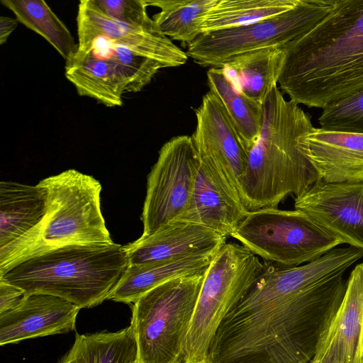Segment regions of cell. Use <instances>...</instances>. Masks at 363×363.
Returning a JSON list of instances; mask_svg holds the SVG:
<instances>
[{"label": "cell", "mask_w": 363, "mask_h": 363, "mask_svg": "<svg viewBox=\"0 0 363 363\" xmlns=\"http://www.w3.org/2000/svg\"><path fill=\"white\" fill-rule=\"evenodd\" d=\"M347 285L343 274L294 295L253 284L218 327L207 363H311Z\"/></svg>", "instance_id": "cell-1"}, {"label": "cell", "mask_w": 363, "mask_h": 363, "mask_svg": "<svg viewBox=\"0 0 363 363\" xmlns=\"http://www.w3.org/2000/svg\"><path fill=\"white\" fill-rule=\"evenodd\" d=\"M278 84L296 104L324 108L363 89V0H337L312 30L283 47Z\"/></svg>", "instance_id": "cell-2"}, {"label": "cell", "mask_w": 363, "mask_h": 363, "mask_svg": "<svg viewBox=\"0 0 363 363\" xmlns=\"http://www.w3.org/2000/svg\"><path fill=\"white\" fill-rule=\"evenodd\" d=\"M259 137L247 152L241 201L248 211L277 208L289 196H299L319 179L304 155L301 138L314 127L298 104L275 86L263 104Z\"/></svg>", "instance_id": "cell-3"}, {"label": "cell", "mask_w": 363, "mask_h": 363, "mask_svg": "<svg viewBox=\"0 0 363 363\" xmlns=\"http://www.w3.org/2000/svg\"><path fill=\"white\" fill-rule=\"evenodd\" d=\"M128 265L123 247L113 241L70 244L22 259L0 279L26 295H52L89 308L107 299Z\"/></svg>", "instance_id": "cell-4"}, {"label": "cell", "mask_w": 363, "mask_h": 363, "mask_svg": "<svg viewBox=\"0 0 363 363\" xmlns=\"http://www.w3.org/2000/svg\"><path fill=\"white\" fill-rule=\"evenodd\" d=\"M39 184L48 192L47 213L33 233L0 254V274L22 259L60 246L113 241L96 179L69 169Z\"/></svg>", "instance_id": "cell-5"}, {"label": "cell", "mask_w": 363, "mask_h": 363, "mask_svg": "<svg viewBox=\"0 0 363 363\" xmlns=\"http://www.w3.org/2000/svg\"><path fill=\"white\" fill-rule=\"evenodd\" d=\"M257 256L237 242H225L206 269L184 340L182 363H207L222 321L245 297L262 271Z\"/></svg>", "instance_id": "cell-6"}, {"label": "cell", "mask_w": 363, "mask_h": 363, "mask_svg": "<svg viewBox=\"0 0 363 363\" xmlns=\"http://www.w3.org/2000/svg\"><path fill=\"white\" fill-rule=\"evenodd\" d=\"M206 270L166 281L133 304L138 363H182L183 345Z\"/></svg>", "instance_id": "cell-7"}, {"label": "cell", "mask_w": 363, "mask_h": 363, "mask_svg": "<svg viewBox=\"0 0 363 363\" xmlns=\"http://www.w3.org/2000/svg\"><path fill=\"white\" fill-rule=\"evenodd\" d=\"M230 237L265 262L280 267L315 260L342 242L298 210L249 211Z\"/></svg>", "instance_id": "cell-8"}, {"label": "cell", "mask_w": 363, "mask_h": 363, "mask_svg": "<svg viewBox=\"0 0 363 363\" xmlns=\"http://www.w3.org/2000/svg\"><path fill=\"white\" fill-rule=\"evenodd\" d=\"M336 2L299 0L293 9L277 16L243 26L201 33L187 45V56L201 66L219 67L244 52L284 47L312 30Z\"/></svg>", "instance_id": "cell-9"}, {"label": "cell", "mask_w": 363, "mask_h": 363, "mask_svg": "<svg viewBox=\"0 0 363 363\" xmlns=\"http://www.w3.org/2000/svg\"><path fill=\"white\" fill-rule=\"evenodd\" d=\"M199 165L191 136L178 135L162 145L147 178L142 236L152 235L186 210Z\"/></svg>", "instance_id": "cell-10"}, {"label": "cell", "mask_w": 363, "mask_h": 363, "mask_svg": "<svg viewBox=\"0 0 363 363\" xmlns=\"http://www.w3.org/2000/svg\"><path fill=\"white\" fill-rule=\"evenodd\" d=\"M195 113L196 127L191 138L200 162L223 189L242 204L240 187L247 152L235 127L220 101L210 91Z\"/></svg>", "instance_id": "cell-11"}, {"label": "cell", "mask_w": 363, "mask_h": 363, "mask_svg": "<svg viewBox=\"0 0 363 363\" xmlns=\"http://www.w3.org/2000/svg\"><path fill=\"white\" fill-rule=\"evenodd\" d=\"M294 208L342 244L363 251V177L340 183L318 179L295 197Z\"/></svg>", "instance_id": "cell-12"}, {"label": "cell", "mask_w": 363, "mask_h": 363, "mask_svg": "<svg viewBox=\"0 0 363 363\" xmlns=\"http://www.w3.org/2000/svg\"><path fill=\"white\" fill-rule=\"evenodd\" d=\"M77 25V52L85 50L95 38L104 37L156 61L163 68L183 65L189 57L186 52L160 32L130 26L112 18L102 12L93 0L79 1Z\"/></svg>", "instance_id": "cell-13"}, {"label": "cell", "mask_w": 363, "mask_h": 363, "mask_svg": "<svg viewBox=\"0 0 363 363\" xmlns=\"http://www.w3.org/2000/svg\"><path fill=\"white\" fill-rule=\"evenodd\" d=\"M80 309L55 296L26 295L18 306L0 314V345L72 331Z\"/></svg>", "instance_id": "cell-14"}, {"label": "cell", "mask_w": 363, "mask_h": 363, "mask_svg": "<svg viewBox=\"0 0 363 363\" xmlns=\"http://www.w3.org/2000/svg\"><path fill=\"white\" fill-rule=\"evenodd\" d=\"M311 363H363V263L350 273L342 302Z\"/></svg>", "instance_id": "cell-15"}, {"label": "cell", "mask_w": 363, "mask_h": 363, "mask_svg": "<svg viewBox=\"0 0 363 363\" xmlns=\"http://www.w3.org/2000/svg\"><path fill=\"white\" fill-rule=\"evenodd\" d=\"M227 238L206 227L173 220L148 236L123 247L128 265L145 266L182 258L219 247Z\"/></svg>", "instance_id": "cell-16"}, {"label": "cell", "mask_w": 363, "mask_h": 363, "mask_svg": "<svg viewBox=\"0 0 363 363\" xmlns=\"http://www.w3.org/2000/svg\"><path fill=\"white\" fill-rule=\"evenodd\" d=\"M300 146L319 179L340 183L363 177V133L313 128Z\"/></svg>", "instance_id": "cell-17"}, {"label": "cell", "mask_w": 363, "mask_h": 363, "mask_svg": "<svg viewBox=\"0 0 363 363\" xmlns=\"http://www.w3.org/2000/svg\"><path fill=\"white\" fill-rule=\"evenodd\" d=\"M248 212L223 189L208 167L200 162L189 203L175 220L197 224L227 238Z\"/></svg>", "instance_id": "cell-18"}, {"label": "cell", "mask_w": 363, "mask_h": 363, "mask_svg": "<svg viewBox=\"0 0 363 363\" xmlns=\"http://www.w3.org/2000/svg\"><path fill=\"white\" fill-rule=\"evenodd\" d=\"M48 208L47 190L14 182H0V250L13 246L33 233Z\"/></svg>", "instance_id": "cell-19"}, {"label": "cell", "mask_w": 363, "mask_h": 363, "mask_svg": "<svg viewBox=\"0 0 363 363\" xmlns=\"http://www.w3.org/2000/svg\"><path fill=\"white\" fill-rule=\"evenodd\" d=\"M220 247L165 262L128 265L107 299L134 303L143 294L166 281L206 270Z\"/></svg>", "instance_id": "cell-20"}, {"label": "cell", "mask_w": 363, "mask_h": 363, "mask_svg": "<svg viewBox=\"0 0 363 363\" xmlns=\"http://www.w3.org/2000/svg\"><path fill=\"white\" fill-rule=\"evenodd\" d=\"M283 47L266 48L235 56L220 68L235 90L263 104L277 86Z\"/></svg>", "instance_id": "cell-21"}, {"label": "cell", "mask_w": 363, "mask_h": 363, "mask_svg": "<svg viewBox=\"0 0 363 363\" xmlns=\"http://www.w3.org/2000/svg\"><path fill=\"white\" fill-rule=\"evenodd\" d=\"M65 62V77L79 96L107 107L122 106L128 82L114 65L89 54H75Z\"/></svg>", "instance_id": "cell-22"}, {"label": "cell", "mask_w": 363, "mask_h": 363, "mask_svg": "<svg viewBox=\"0 0 363 363\" xmlns=\"http://www.w3.org/2000/svg\"><path fill=\"white\" fill-rule=\"evenodd\" d=\"M138 347L131 325L117 331L76 333L69 350L57 363H137Z\"/></svg>", "instance_id": "cell-23"}, {"label": "cell", "mask_w": 363, "mask_h": 363, "mask_svg": "<svg viewBox=\"0 0 363 363\" xmlns=\"http://www.w3.org/2000/svg\"><path fill=\"white\" fill-rule=\"evenodd\" d=\"M207 81L210 91L220 101L248 152L262 131V105L238 92L220 67L208 70Z\"/></svg>", "instance_id": "cell-24"}, {"label": "cell", "mask_w": 363, "mask_h": 363, "mask_svg": "<svg viewBox=\"0 0 363 363\" xmlns=\"http://www.w3.org/2000/svg\"><path fill=\"white\" fill-rule=\"evenodd\" d=\"M160 9L152 19L162 34L188 45L201 34L203 22L218 0H146Z\"/></svg>", "instance_id": "cell-25"}, {"label": "cell", "mask_w": 363, "mask_h": 363, "mask_svg": "<svg viewBox=\"0 0 363 363\" xmlns=\"http://www.w3.org/2000/svg\"><path fill=\"white\" fill-rule=\"evenodd\" d=\"M16 18L45 39L65 59L70 60L78 45L65 24L43 0H1Z\"/></svg>", "instance_id": "cell-26"}, {"label": "cell", "mask_w": 363, "mask_h": 363, "mask_svg": "<svg viewBox=\"0 0 363 363\" xmlns=\"http://www.w3.org/2000/svg\"><path fill=\"white\" fill-rule=\"evenodd\" d=\"M299 0H218L206 16L201 33L243 26L283 13Z\"/></svg>", "instance_id": "cell-27"}, {"label": "cell", "mask_w": 363, "mask_h": 363, "mask_svg": "<svg viewBox=\"0 0 363 363\" xmlns=\"http://www.w3.org/2000/svg\"><path fill=\"white\" fill-rule=\"evenodd\" d=\"M87 54L114 65L127 79L128 92L130 93L142 91L151 82L157 72L163 68L156 61L104 37L95 38L85 50L76 52L78 55Z\"/></svg>", "instance_id": "cell-28"}, {"label": "cell", "mask_w": 363, "mask_h": 363, "mask_svg": "<svg viewBox=\"0 0 363 363\" xmlns=\"http://www.w3.org/2000/svg\"><path fill=\"white\" fill-rule=\"evenodd\" d=\"M318 122L325 130L363 133V89L323 108Z\"/></svg>", "instance_id": "cell-29"}, {"label": "cell", "mask_w": 363, "mask_h": 363, "mask_svg": "<svg viewBox=\"0 0 363 363\" xmlns=\"http://www.w3.org/2000/svg\"><path fill=\"white\" fill-rule=\"evenodd\" d=\"M93 1L102 12L112 18L130 26L160 32L152 18L147 14L148 6L146 0H93Z\"/></svg>", "instance_id": "cell-30"}, {"label": "cell", "mask_w": 363, "mask_h": 363, "mask_svg": "<svg viewBox=\"0 0 363 363\" xmlns=\"http://www.w3.org/2000/svg\"><path fill=\"white\" fill-rule=\"evenodd\" d=\"M26 296L23 290L0 279V314L18 306Z\"/></svg>", "instance_id": "cell-31"}, {"label": "cell", "mask_w": 363, "mask_h": 363, "mask_svg": "<svg viewBox=\"0 0 363 363\" xmlns=\"http://www.w3.org/2000/svg\"><path fill=\"white\" fill-rule=\"evenodd\" d=\"M18 21L16 18L9 16L0 17V45L5 44L11 34L17 28Z\"/></svg>", "instance_id": "cell-32"}, {"label": "cell", "mask_w": 363, "mask_h": 363, "mask_svg": "<svg viewBox=\"0 0 363 363\" xmlns=\"http://www.w3.org/2000/svg\"><path fill=\"white\" fill-rule=\"evenodd\" d=\"M137 363H138V362H137Z\"/></svg>", "instance_id": "cell-33"}]
</instances>
